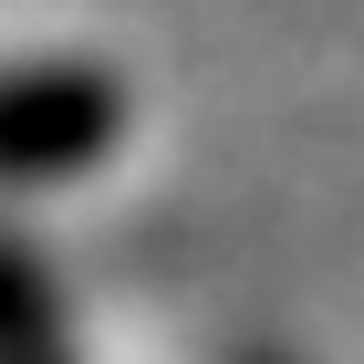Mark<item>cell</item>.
Here are the masks:
<instances>
[{"label":"cell","instance_id":"1","mask_svg":"<svg viewBox=\"0 0 364 364\" xmlns=\"http://www.w3.org/2000/svg\"><path fill=\"white\" fill-rule=\"evenodd\" d=\"M114 105L125 94L105 73H73V63H42V73H0V167H84L94 146L114 136Z\"/></svg>","mask_w":364,"mask_h":364}]
</instances>
